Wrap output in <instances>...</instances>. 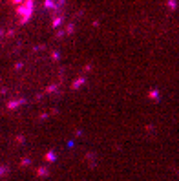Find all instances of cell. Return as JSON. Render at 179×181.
Returning a JSON list of instances; mask_svg holds the SVG:
<instances>
[{
	"label": "cell",
	"mask_w": 179,
	"mask_h": 181,
	"mask_svg": "<svg viewBox=\"0 0 179 181\" xmlns=\"http://www.w3.org/2000/svg\"><path fill=\"white\" fill-rule=\"evenodd\" d=\"M33 11V0H26L22 7H18V15H20V22H26L29 18V15Z\"/></svg>",
	"instance_id": "1"
},
{
	"label": "cell",
	"mask_w": 179,
	"mask_h": 181,
	"mask_svg": "<svg viewBox=\"0 0 179 181\" xmlns=\"http://www.w3.org/2000/svg\"><path fill=\"white\" fill-rule=\"evenodd\" d=\"M13 4H22V0H13Z\"/></svg>",
	"instance_id": "2"
}]
</instances>
